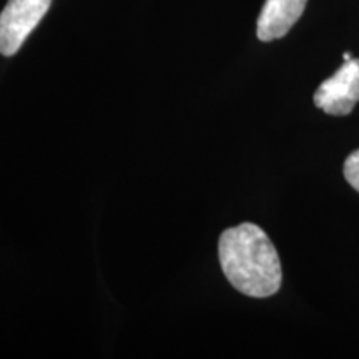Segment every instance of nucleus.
I'll list each match as a JSON object with an SVG mask.
<instances>
[{
    "label": "nucleus",
    "mask_w": 359,
    "mask_h": 359,
    "mask_svg": "<svg viewBox=\"0 0 359 359\" xmlns=\"http://www.w3.org/2000/svg\"><path fill=\"white\" fill-rule=\"evenodd\" d=\"M351 58H353V55H351V53H349V52H344V53H343V60H344V62L351 60Z\"/></svg>",
    "instance_id": "obj_6"
},
{
    "label": "nucleus",
    "mask_w": 359,
    "mask_h": 359,
    "mask_svg": "<svg viewBox=\"0 0 359 359\" xmlns=\"http://www.w3.org/2000/svg\"><path fill=\"white\" fill-rule=\"evenodd\" d=\"M344 178L359 193V150H354L344 161Z\"/></svg>",
    "instance_id": "obj_5"
},
{
    "label": "nucleus",
    "mask_w": 359,
    "mask_h": 359,
    "mask_svg": "<svg viewBox=\"0 0 359 359\" xmlns=\"http://www.w3.org/2000/svg\"><path fill=\"white\" fill-rule=\"evenodd\" d=\"M308 0H266L258 17L257 35L262 42L285 37L299 20Z\"/></svg>",
    "instance_id": "obj_4"
},
{
    "label": "nucleus",
    "mask_w": 359,
    "mask_h": 359,
    "mask_svg": "<svg viewBox=\"0 0 359 359\" xmlns=\"http://www.w3.org/2000/svg\"><path fill=\"white\" fill-rule=\"evenodd\" d=\"M52 0H8L0 13V53L12 57L40 24Z\"/></svg>",
    "instance_id": "obj_2"
},
{
    "label": "nucleus",
    "mask_w": 359,
    "mask_h": 359,
    "mask_svg": "<svg viewBox=\"0 0 359 359\" xmlns=\"http://www.w3.org/2000/svg\"><path fill=\"white\" fill-rule=\"evenodd\" d=\"M358 102L359 58L344 62L336 74L326 79L314 92V105L327 115H349Z\"/></svg>",
    "instance_id": "obj_3"
},
{
    "label": "nucleus",
    "mask_w": 359,
    "mask_h": 359,
    "mask_svg": "<svg viewBox=\"0 0 359 359\" xmlns=\"http://www.w3.org/2000/svg\"><path fill=\"white\" fill-rule=\"evenodd\" d=\"M218 258L226 280L251 298H268L280 290V255L258 224L241 223L222 233Z\"/></svg>",
    "instance_id": "obj_1"
}]
</instances>
